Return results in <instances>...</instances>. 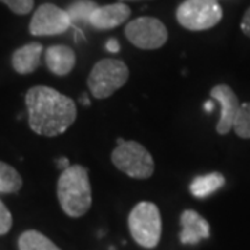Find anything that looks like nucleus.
<instances>
[{
	"label": "nucleus",
	"mask_w": 250,
	"mask_h": 250,
	"mask_svg": "<svg viewBox=\"0 0 250 250\" xmlns=\"http://www.w3.org/2000/svg\"><path fill=\"white\" fill-rule=\"evenodd\" d=\"M28 124L35 134L53 138L64 134L77 118L74 100L50 86H32L25 95Z\"/></svg>",
	"instance_id": "1"
},
{
	"label": "nucleus",
	"mask_w": 250,
	"mask_h": 250,
	"mask_svg": "<svg viewBox=\"0 0 250 250\" xmlns=\"http://www.w3.org/2000/svg\"><path fill=\"white\" fill-rule=\"evenodd\" d=\"M57 199L62 210L72 218L88 213L92 206V188L88 170L80 164H70L57 181Z\"/></svg>",
	"instance_id": "2"
},
{
	"label": "nucleus",
	"mask_w": 250,
	"mask_h": 250,
	"mask_svg": "<svg viewBox=\"0 0 250 250\" xmlns=\"http://www.w3.org/2000/svg\"><path fill=\"white\" fill-rule=\"evenodd\" d=\"M128 228L134 241L145 249H153L161 238V215L152 202H139L128 215Z\"/></svg>",
	"instance_id": "3"
},
{
	"label": "nucleus",
	"mask_w": 250,
	"mask_h": 250,
	"mask_svg": "<svg viewBox=\"0 0 250 250\" xmlns=\"http://www.w3.org/2000/svg\"><path fill=\"white\" fill-rule=\"evenodd\" d=\"M129 78L128 65L118 59L99 60L89 72L88 88L95 99H107Z\"/></svg>",
	"instance_id": "4"
},
{
	"label": "nucleus",
	"mask_w": 250,
	"mask_h": 250,
	"mask_svg": "<svg viewBox=\"0 0 250 250\" xmlns=\"http://www.w3.org/2000/svg\"><path fill=\"white\" fill-rule=\"evenodd\" d=\"M111 161L121 172L135 179L150 178L154 172V160L142 143L118 141L111 153Z\"/></svg>",
	"instance_id": "5"
},
{
	"label": "nucleus",
	"mask_w": 250,
	"mask_h": 250,
	"mask_svg": "<svg viewBox=\"0 0 250 250\" xmlns=\"http://www.w3.org/2000/svg\"><path fill=\"white\" fill-rule=\"evenodd\" d=\"M175 17L188 31H206L221 21L223 9L217 0H185L178 6Z\"/></svg>",
	"instance_id": "6"
},
{
	"label": "nucleus",
	"mask_w": 250,
	"mask_h": 250,
	"mask_svg": "<svg viewBox=\"0 0 250 250\" xmlns=\"http://www.w3.org/2000/svg\"><path fill=\"white\" fill-rule=\"evenodd\" d=\"M124 32L125 38L135 47L142 50L160 49L168 39L167 27L154 17L135 18L126 24Z\"/></svg>",
	"instance_id": "7"
},
{
	"label": "nucleus",
	"mask_w": 250,
	"mask_h": 250,
	"mask_svg": "<svg viewBox=\"0 0 250 250\" xmlns=\"http://www.w3.org/2000/svg\"><path fill=\"white\" fill-rule=\"evenodd\" d=\"M71 27V20L65 10L52 3L41 4L29 22V32L34 36H53L64 34Z\"/></svg>",
	"instance_id": "8"
},
{
	"label": "nucleus",
	"mask_w": 250,
	"mask_h": 250,
	"mask_svg": "<svg viewBox=\"0 0 250 250\" xmlns=\"http://www.w3.org/2000/svg\"><path fill=\"white\" fill-rule=\"evenodd\" d=\"M210 96L211 99H214L215 102H218L220 107H221L220 120L217 123L215 131L220 135H227L228 132H231L233 121H235L236 114L241 107L239 99L235 95L232 88L225 83L215 85L214 88L210 90Z\"/></svg>",
	"instance_id": "9"
},
{
	"label": "nucleus",
	"mask_w": 250,
	"mask_h": 250,
	"mask_svg": "<svg viewBox=\"0 0 250 250\" xmlns=\"http://www.w3.org/2000/svg\"><path fill=\"white\" fill-rule=\"evenodd\" d=\"M179 241L182 245H197L210 236L208 221L195 210H184L179 217Z\"/></svg>",
	"instance_id": "10"
},
{
	"label": "nucleus",
	"mask_w": 250,
	"mask_h": 250,
	"mask_svg": "<svg viewBox=\"0 0 250 250\" xmlns=\"http://www.w3.org/2000/svg\"><path fill=\"white\" fill-rule=\"evenodd\" d=\"M131 16V9L123 3H113L106 6H98V9L93 11L89 20V25L99 31L113 29L125 21Z\"/></svg>",
	"instance_id": "11"
},
{
	"label": "nucleus",
	"mask_w": 250,
	"mask_h": 250,
	"mask_svg": "<svg viewBox=\"0 0 250 250\" xmlns=\"http://www.w3.org/2000/svg\"><path fill=\"white\" fill-rule=\"evenodd\" d=\"M75 62H77L75 52L70 46H50V47H47L45 53V62L47 70L57 77L68 75L72 71Z\"/></svg>",
	"instance_id": "12"
},
{
	"label": "nucleus",
	"mask_w": 250,
	"mask_h": 250,
	"mask_svg": "<svg viewBox=\"0 0 250 250\" xmlns=\"http://www.w3.org/2000/svg\"><path fill=\"white\" fill-rule=\"evenodd\" d=\"M42 53H43V46L38 42H31L18 47L11 56L13 70L20 75L32 74L41 65Z\"/></svg>",
	"instance_id": "13"
},
{
	"label": "nucleus",
	"mask_w": 250,
	"mask_h": 250,
	"mask_svg": "<svg viewBox=\"0 0 250 250\" xmlns=\"http://www.w3.org/2000/svg\"><path fill=\"white\" fill-rule=\"evenodd\" d=\"M225 185V178L221 172H210L206 175H199L190 182L189 190L197 199H205L221 189Z\"/></svg>",
	"instance_id": "14"
},
{
	"label": "nucleus",
	"mask_w": 250,
	"mask_h": 250,
	"mask_svg": "<svg viewBox=\"0 0 250 250\" xmlns=\"http://www.w3.org/2000/svg\"><path fill=\"white\" fill-rule=\"evenodd\" d=\"M18 250H62L42 232L29 229L20 235Z\"/></svg>",
	"instance_id": "15"
},
{
	"label": "nucleus",
	"mask_w": 250,
	"mask_h": 250,
	"mask_svg": "<svg viewBox=\"0 0 250 250\" xmlns=\"http://www.w3.org/2000/svg\"><path fill=\"white\" fill-rule=\"evenodd\" d=\"M22 188V178L13 166L0 161V193H17Z\"/></svg>",
	"instance_id": "16"
},
{
	"label": "nucleus",
	"mask_w": 250,
	"mask_h": 250,
	"mask_svg": "<svg viewBox=\"0 0 250 250\" xmlns=\"http://www.w3.org/2000/svg\"><path fill=\"white\" fill-rule=\"evenodd\" d=\"M98 9V4L92 0H78L68 6L65 10L72 22L77 24H89V20L93 11Z\"/></svg>",
	"instance_id": "17"
},
{
	"label": "nucleus",
	"mask_w": 250,
	"mask_h": 250,
	"mask_svg": "<svg viewBox=\"0 0 250 250\" xmlns=\"http://www.w3.org/2000/svg\"><path fill=\"white\" fill-rule=\"evenodd\" d=\"M232 129L242 139H250V103H242Z\"/></svg>",
	"instance_id": "18"
},
{
	"label": "nucleus",
	"mask_w": 250,
	"mask_h": 250,
	"mask_svg": "<svg viewBox=\"0 0 250 250\" xmlns=\"http://www.w3.org/2000/svg\"><path fill=\"white\" fill-rule=\"evenodd\" d=\"M0 3L6 4L14 14H18V16H25L28 13H31V10L34 9V4H35L34 0H0Z\"/></svg>",
	"instance_id": "19"
},
{
	"label": "nucleus",
	"mask_w": 250,
	"mask_h": 250,
	"mask_svg": "<svg viewBox=\"0 0 250 250\" xmlns=\"http://www.w3.org/2000/svg\"><path fill=\"white\" fill-rule=\"evenodd\" d=\"M13 217L6 205L0 200V235H6L11 229Z\"/></svg>",
	"instance_id": "20"
},
{
	"label": "nucleus",
	"mask_w": 250,
	"mask_h": 250,
	"mask_svg": "<svg viewBox=\"0 0 250 250\" xmlns=\"http://www.w3.org/2000/svg\"><path fill=\"white\" fill-rule=\"evenodd\" d=\"M241 29L245 35L250 38V7L243 14V18H242L241 21Z\"/></svg>",
	"instance_id": "21"
},
{
	"label": "nucleus",
	"mask_w": 250,
	"mask_h": 250,
	"mask_svg": "<svg viewBox=\"0 0 250 250\" xmlns=\"http://www.w3.org/2000/svg\"><path fill=\"white\" fill-rule=\"evenodd\" d=\"M106 49H107V52L110 53H118L120 52V43H118V41L117 39H108L107 43H106Z\"/></svg>",
	"instance_id": "22"
},
{
	"label": "nucleus",
	"mask_w": 250,
	"mask_h": 250,
	"mask_svg": "<svg viewBox=\"0 0 250 250\" xmlns=\"http://www.w3.org/2000/svg\"><path fill=\"white\" fill-rule=\"evenodd\" d=\"M205 107H206V108H208V110H210V108H213V104H211V103H207V104H206Z\"/></svg>",
	"instance_id": "23"
},
{
	"label": "nucleus",
	"mask_w": 250,
	"mask_h": 250,
	"mask_svg": "<svg viewBox=\"0 0 250 250\" xmlns=\"http://www.w3.org/2000/svg\"><path fill=\"white\" fill-rule=\"evenodd\" d=\"M121 1H139V0H121Z\"/></svg>",
	"instance_id": "24"
}]
</instances>
